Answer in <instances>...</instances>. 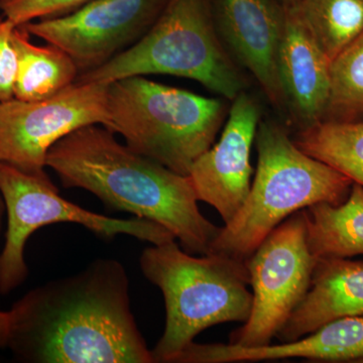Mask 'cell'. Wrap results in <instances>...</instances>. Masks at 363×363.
Wrapping results in <instances>:
<instances>
[{
	"mask_svg": "<svg viewBox=\"0 0 363 363\" xmlns=\"http://www.w3.org/2000/svg\"><path fill=\"white\" fill-rule=\"evenodd\" d=\"M167 1L92 0L65 16L21 26L63 50L82 74L104 65L142 39Z\"/></svg>",
	"mask_w": 363,
	"mask_h": 363,
	"instance_id": "30bf717a",
	"label": "cell"
},
{
	"mask_svg": "<svg viewBox=\"0 0 363 363\" xmlns=\"http://www.w3.org/2000/svg\"><path fill=\"white\" fill-rule=\"evenodd\" d=\"M330 63L290 4L279 57L285 105L300 130L321 123L330 85Z\"/></svg>",
	"mask_w": 363,
	"mask_h": 363,
	"instance_id": "5bb4252c",
	"label": "cell"
},
{
	"mask_svg": "<svg viewBox=\"0 0 363 363\" xmlns=\"http://www.w3.org/2000/svg\"><path fill=\"white\" fill-rule=\"evenodd\" d=\"M290 6L330 61L363 33V0H297Z\"/></svg>",
	"mask_w": 363,
	"mask_h": 363,
	"instance_id": "ac0fdd59",
	"label": "cell"
},
{
	"mask_svg": "<svg viewBox=\"0 0 363 363\" xmlns=\"http://www.w3.org/2000/svg\"><path fill=\"white\" fill-rule=\"evenodd\" d=\"M145 75L191 79L231 101L247 88L217 30L212 0H168L142 39L76 82L111 84Z\"/></svg>",
	"mask_w": 363,
	"mask_h": 363,
	"instance_id": "8992f818",
	"label": "cell"
},
{
	"mask_svg": "<svg viewBox=\"0 0 363 363\" xmlns=\"http://www.w3.org/2000/svg\"><path fill=\"white\" fill-rule=\"evenodd\" d=\"M65 188H80L107 208L168 229L191 255H207L221 227L203 216L189 176L179 175L121 145L99 124L55 143L45 160Z\"/></svg>",
	"mask_w": 363,
	"mask_h": 363,
	"instance_id": "7a4b0ae2",
	"label": "cell"
},
{
	"mask_svg": "<svg viewBox=\"0 0 363 363\" xmlns=\"http://www.w3.org/2000/svg\"><path fill=\"white\" fill-rule=\"evenodd\" d=\"M363 121V33L330 63L328 102L322 121Z\"/></svg>",
	"mask_w": 363,
	"mask_h": 363,
	"instance_id": "ffe728a7",
	"label": "cell"
},
{
	"mask_svg": "<svg viewBox=\"0 0 363 363\" xmlns=\"http://www.w3.org/2000/svg\"><path fill=\"white\" fill-rule=\"evenodd\" d=\"M0 192L7 214L4 248L0 252V295L6 296L25 283L28 267L26 241L40 227L76 223L104 240L119 234L157 245L176 240L168 229L147 219H117L88 211L67 201L45 173L33 174L0 162Z\"/></svg>",
	"mask_w": 363,
	"mask_h": 363,
	"instance_id": "52a82bcc",
	"label": "cell"
},
{
	"mask_svg": "<svg viewBox=\"0 0 363 363\" xmlns=\"http://www.w3.org/2000/svg\"><path fill=\"white\" fill-rule=\"evenodd\" d=\"M4 212H6V205H4V198H2L1 192H0V233H1Z\"/></svg>",
	"mask_w": 363,
	"mask_h": 363,
	"instance_id": "cb8c5ba5",
	"label": "cell"
},
{
	"mask_svg": "<svg viewBox=\"0 0 363 363\" xmlns=\"http://www.w3.org/2000/svg\"><path fill=\"white\" fill-rule=\"evenodd\" d=\"M92 0H0L2 16L14 26L65 16Z\"/></svg>",
	"mask_w": 363,
	"mask_h": 363,
	"instance_id": "44dd1931",
	"label": "cell"
},
{
	"mask_svg": "<svg viewBox=\"0 0 363 363\" xmlns=\"http://www.w3.org/2000/svg\"><path fill=\"white\" fill-rule=\"evenodd\" d=\"M308 242L304 210L277 226L248 257L252 308L229 343L255 347L271 344L311 285L317 262Z\"/></svg>",
	"mask_w": 363,
	"mask_h": 363,
	"instance_id": "ba28073f",
	"label": "cell"
},
{
	"mask_svg": "<svg viewBox=\"0 0 363 363\" xmlns=\"http://www.w3.org/2000/svg\"><path fill=\"white\" fill-rule=\"evenodd\" d=\"M108 84L75 82L39 101L0 104V162L28 173H45L55 143L84 126H105Z\"/></svg>",
	"mask_w": 363,
	"mask_h": 363,
	"instance_id": "9c48e42d",
	"label": "cell"
},
{
	"mask_svg": "<svg viewBox=\"0 0 363 363\" xmlns=\"http://www.w3.org/2000/svg\"><path fill=\"white\" fill-rule=\"evenodd\" d=\"M227 116L218 142L189 173L198 201L213 206L225 224L240 211L252 188L250 156L262 111L257 100L242 91L233 100Z\"/></svg>",
	"mask_w": 363,
	"mask_h": 363,
	"instance_id": "8fae6325",
	"label": "cell"
},
{
	"mask_svg": "<svg viewBox=\"0 0 363 363\" xmlns=\"http://www.w3.org/2000/svg\"><path fill=\"white\" fill-rule=\"evenodd\" d=\"M307 358L322 362H359L363 358V316L344 317L291 342L245 347L233 344L192 342L176 363H229Z\"/></svg>",
	"mask_w": 363,
	"mask_h": 363,
	"instance_id": "4fadbf2b",
	"label": "cell"
},
{
	"mask_svg": "<svg viewBox=\"0 0 363 363\" xmlns=\"http://www.w3.org/2000/svg\"><path fill=\"white\" fill-rule=\"evenodd\" d=\"M9 334V312L0 311V350L7 347Z\"/></svg>",
	"mask_w": 363,
	"mask_h": 363,
	"instance_id": "603a6c76",
	"label": "cell"
},
{
	"mask_svg": "<svg viewBox=\"0 0 363 363\" xmlns=\"http://www.w3.org/2000/svg\"><path fill=\"white\" fill-rule=\"evenodd\" d=\"M362 362H363V358H362Z\"/></svg>",
	"mask_w": 363,
	"mask_h": 363,
	"instance_id": "484cf974",
	"label": "cell"
},
{
	"mask_svg": "<svg viewBox=\"0 0 363 363\" xmlns=\"http://www.w3.org/2000/svg\"><path fill=\"white\" fill-rule=\"evenodd\" d=\"M363 316V262L318 259L311 285L276 337L291 342L344 317Z\"/></svg>",
	"mask_w": 363,
	"mask_h": 363,
	"instance_id": "9a60e30c",
	"label": "cell"
},
{
	"mask_svg": "<svg viewBox=\"0 0 363 363\" xmlns=\"http://www.w3.org/2000/svg\"><path fill=\"white\" fill-rule=\"evenodd\" d=\"M217 30L240 68L252 74L277 108L285 109L279 57L285 28L281 0H212Z\"/></svg>",
	"mask_w": 363,
	"mask_h": 363,
	"instance_id": "7c38bea8",
	"label": "cell"
},
{
	"mask_svg": "<svg viewBox=\"0 0 363 363\" xmlns=\"http://www.w3.org/2000/svg\"><path fill=\"white\" fill-rule=\"evenodd\" d=\"M283 1V4L286 6V4H292L294 2L297 1V0H281Z\"/></svg>",
	"mask_w": 363,
	"mask_h": 363,
	"instance_id": "d4e9b609",
	"label": "cell"
},
{
	"mask_svg": "<svg viewBox=\"0 0 363 363\" xmlns=\"http://www.w3.org/2000/svg\"><path fill=\"white\" fill-rule=\"evenodd\" d=\"M308 242L316 259L363 255V187L353 183L338 205L319 203L304 209Z\"/></svg>",
	"mask_w": 363,
	"mask_h": 363,
	"instance_id": "e0dca14e",
	"label": "cell"
},
{
	"mask_svg": "<svg viewBox=\"0 0 363 363\" xmlns=\"http://www.w3.org/2000/svg\"><path fill=\"white\" fill-rule=\"evenodd\" d=\"M7 347L28 363H155L131 311L123 264L98 259L9 310Z\"/></svg>",
	"mask_w": 363,
	"mask_h": 363,
	"instance_id": "6da1fadb",
	"label": "cell"
},
{
	"mask_svg": "<svg viewBox=\"0 0 363 363\" xmlns=\"http://www.w3.org/2000/svg\"><path fill=\"white\" fill-rule=\"evenodd\" d=\"M294 143L363 187V121L321 123L298 130Z\"/></svg>",
	"mask_w": 363,
	"mask_h": 363,
	"instance_id": "d6986e66",
	"label": "cell"
},
{
	"mask_svg": "<svg viewBox=\"0 0 363 363\" xmlns=\"http://www.w3.org/2000/svg\"><path fill=\"white\" fill-rule=\"evenodd\" d=\"M107 111L105 128L123 136L138 154L183 176L213 145L228 113L222 100L145 76L108 84Z\"/></svg>",
	"mask_w": 363,
	"mask_h": 363,
	"instance_id": "5b68a950",
	"label": "cell"
},
{
	"mask_svg": "<svg viewBox=\"0 0 363 363\" xmlns=\"http://www.w3.org/2000/svg\"><path fill=\"white\" fill-rule=\"evenodd\" d=\"M23 26H16L13 43L16 52L13 98L39 101L55 96L77 80L73 59L56 45L33 44Z\"/></svg>",
	"mask_w": 363,
	"mask_h": 363,
	"instance_id": "2e32d148",
	"label": "cell"
},
{
	"mask_svg": "<svg viewBox=\"0 0 363 363\" xmlns=\"http://www.w3.org/2000/svg\"><path fill=\"white\" fill-rule=\"evenodd\" d=\"M176 240L145 248L140 269L159 286L166 305V326L155 362H173L200 332L225 322L245 323L252 308L247 262L221 253L194 257Z\"/></svg>",
	"mask_w": 363,
	"mask_h": 363,
	"instance_id": "277c9868",
	"label": "cell"
},
{
	"mask_svg": "<svg viewBox=\"0 0 363 363\" xmlns=\"http://www.w3.org/2000/svg\"><path fill=\"white\" fill-rule=\"evenodd\" d=\"M257 168L250 194L221 227L209 252L245 260L291 215L319 203L338 205L353 182L298 149L283 126L260 121L255 135Z\"/></svg>",
	"mask_w": 363,
	"mask_h": 363,
	"instance_id": "3957f363",
	"label": "cell"
},
{
	"mask_svg": "<svg viewBox=\"0 0 363 363\" xmlns=\"http://www.w3.org/2000/svg\"><path fill=\"white\" fill-rule=\"evenodd\" d=\"M16 26L6 16H0V104L13 98L16 71V52L13 33Z\"/></svg>",
	"mask_w": 363,
	"mask_h": 363,
	"instance_id": "7402d4cb",
	"label": "cell"
}]
</instances>
